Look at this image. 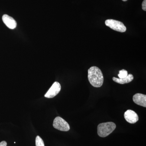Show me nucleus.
I'll list each match as a JSON object with an SVG mask.
<instances>
[{
	"mask_svg": "<svg viewBox=\"0 0 146 146\" xmlns=\"http://www.w3.org/2000/svg\"><path fill=\"white\" fill-rule=\"evenodd\" d=\"M88 78L90 84L93 86L99 88L103 84L104 76L100 69L96 66H93L88 70Z\"/></svg>",
	"mask_w": 146,
	"mask_h": 146,
	"instance_id": "nucleus-1",
	"label": "nucleus"
},
{
	"mask_svg": "<svg viewBox=\"0 0 146 146\" xmlns=\"http://www.w3.org/2000/svg\"><path fill=\"white\" fill-rule=\"evenodd\" d=\"M116 127V124L112 122L101 123L98 126V135L102 138L106 137L112 133Z\"/></svg>",
	"mask_w": 146,
	"mask_h": 146,
	"instance_id": "nucleus-2",
	"label": "nucleus"
},
{
	"mask_svg": "<svg viewBox=\"0 0 146 146\" xmlns=\"http://www.w3.org/2000/svg\"><path fill=\"white\" fill-rule=\"evenodd\" d=\"M106 25L112 29L119 32L123 33L126 31V27L122 22L113 20L108 19L105 21Z\"/></svg>",
	"mask_w": 146,
	"mask_h": 146,
	"instance_id": "nucleus-3",
	"label": "nucleus"
},
{
	"mask_svg": "<svg viewBox=\"0 0 146 146\" xmlns=\"http://www.w3.org/2000/svg\"><path fill=\"white\" fill-rule=\"evenodd\" d=\"M53 126L54 128L61 131H67L70 129V125L68 123L60 117L55 118Z\"/></svg>",
	"mask_w": 146,
	"mask_h": 146,
	"instance_id": "nucleus-4",
	"label": "nucleus"
},
{
	"mask_svg": "<svg viewBox=\"0 0 146 146\" xmlns=\"http://www.w3.org/2000/svg\"><path fill=\"white\" fill-rule=\"evenodd\" d=\"M61 90V85L57 82H55L53 84L52 86L50 88L46 94H45V97L48 98H52L55 97L60 92Z\"/></svg>",
	"mask_w": 146,
	"mask_h": 146,
	"instance_id": "nucleus-5",
	"label": "nucleus"
},
{
	"mask_svg": "<svg viewBox=\"0 0 146 146\" xmlns=\"http://www.w3.org/2000/svg\"><path fill=\"white\" fill-rule=\"evenodd\" d=\"M124 118L127 122L131 124L135 123L139 120L137 113L131 110H128L125 112Z\"/></svg>",
	"mask_w": 146,
	"mask_h": 146,
	"instance_id": "nucleus-6",
	"label": "nucleus"
},
{
	"mask_svg": "<svg viewBox=\"0 0 146 146\" xmlns=\"http://www.w3.org/2000/svg\"><path fill=\"white\" fill-rule=\"evenodd\" d=\"M133 102L138 105L146 107V95L141 94H136L133 97Z\"/></svg>",
	"mask_w": 146,
	"mask_h": 146,
	"instance_id": "nucleus-7",
	"label": "nucleus"
},
{
	"mask_svg": "<svg viewBox=\"0 0 146 146\" xmlns=\"http://www.w3.org/2000/svg\"><path fill=\"white\" fill-rule=\"evenodd\" d=\"M2 20L4 24L9 29H13L16 28L17 26V23L15 20L7 14H5L3 16Z\"/></svg>",
	"mask_w": 146,
	"mask_h": 146,
	"instance_id": "nucleus-8",
	"label": "nucleus"
},
{
	"mask_svg": "<svg viewBox=\"0 0 146 146\" xmlns=\"http://www.w3.org/2000/svg\"><path fill=\"white\" fill-rule=\"evenodd\" d=\"M133 78H133V75L131 74H128L127 76L125 78L120 79L113 77L112 80L115 82L120 84H123L131 82L133 80Z\"/></svg>",
	"mask_w": 146,
	"mask_h": 146,
	"instance_id": "nucleus-9",
	"label": "nucleus"
},
{
	"mask_svg": "<svg viewBox=\"0 0 146 146\" xmlns=\"http://www.w3.org/2000/svg\"><path fill=\"white\" fill-rule=\"evenodd\" d=\"M35 145L36 146H45L44 141L39 136H36L35 139Z\"/></svg>",
	"mask_w": 146,
	"mask_h": 146,
	"instance_id": "nucleus-10",
	"label": "nucleus"
},
{
	"mask_svg": "<svg viewBox=\"0 0 146 146\" xmlns=\"http://www.w3.org/2000/svg\"><path fill=\"white\" fill-rule=\"evenodd\" d=\"M127 71L125 70H122L119 71V73L118 74L119 78L122 79L128 76Z\"/></svg>",
	"mask_w": 146,
	"mask_h": 146,
	"instance_id": "nucleus-11",
	"label": "nucleus"
},
{
	"mask_svg": "<svg viewBox=\"0 0 146 146\" xmlns=\"http://www.w3.org/2000/svg\"><path fill=\"white\" fill-rule=\"evenodd\" d=\"M142 9L143 10L146 11V0H144L142 3Z\"/></svg>",
	"mask_w": 146,
	"mask_h": 146,
	"instance_id": "nucleus-12",
	"label": "nucleus"
},
{
	"mask_svg": "<svg viewBox=\"0 0 146 146\" xmlns=\"http://www.w3.org/2000/svg\"><path fill=\"white\" fill-rule=\"evenodd\" d=\"M7 143L5 141H3L0 143V146H7Z\"/></svg>",
	"mask_w": 146,
	"mask_h": 146,
	"instance_id": "nucleus-13",
	"label": "nucleus"
},
{
	"mask_svg": "<svg viewBox=\"0 0 146 146\" xmlns=\"http://www.w3.org/2000/svg\"><path fill=\"white\" fill-rule=\"evenodd\" d=\"M123 1H127V0H122Z\"/></svg>",
	"mask_w": 146,
	"mask_h": 146,
	"instance_id": "nucleus-14",
	"label": "nucleus"
}]
</instances>
